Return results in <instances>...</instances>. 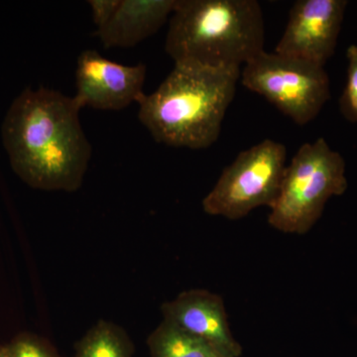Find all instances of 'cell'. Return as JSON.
<instances>
[{
    "label": "cell",
    "mask_w": 357,
    "mask_h": 357,
    "mask_svg": "<svg viewBox=\"0 0 357 357\" xmlns=\"http://www.w3.org/2000/svg\"><path fill=\"white\" fill-rule=\"evenodd\" d=\"M177 0H121L116 13L96 31L105 48H128L152 36L170 20Z\"/></svg>",
    "instance_id": "obj_10"
},
{
    "label": "cell",
    "mask_w": 357,
    "mask_h": 357,
    "mask_svg": "<svg viewBox=\"0 0 357 357\" xmlns=\"http://www.w3.org/2000/svg\"><path fill=\"white\" fill-rule=\"evenodd\" d=\"M146 66L112 62L95 50L82 52L77 58L76 95L79 107L121 110L138 102L143 93Z\"/></svg>",
    "instance_id": "obj_8"
},
{
    "label": "cell",
    "mask_w": 357,
    "mask_h": 357,
    "mask_svg": "<svg viewBox=\"0 0 357 357\" xmlns=\"http://www.w3.org/2000/svg\"><path fill=\"white\" fill-rule=\"evenodd\" d=\"M121 0H91L89 1L93 22L98 29L103 27L116 13Z\"/></svg>",
    "instance_id": "obj_15"
},
{
    "label": "cell",
    "mask_w": 357,
    "mask_h": 357,
    "mask_svg": "<svg viewBox=\"0 0 357 357\" xmlns=\"http://www.w3.org/2000/svg\"><path fill=\"white\" fill-rule=\"evenodd\" d=\"M0 357H10L7 344L0 345Z\"/></svg>",
    "instance_id": "obj_16"
},
{
    "label": "cell",
    "mask_w": 357,
    "mask_h": 357,
    "mask_svg": "<svg viewBox=\"0 0 357 357\" xmlns=\"http://www.w3.org/2000/svg\"><path fill=\"white\" fill-rule=\"evenodd\" d=\"M7 347L10 357H61L48 340L34 333H20Z\"/></svg>",
    "instance_id": "obj_14"
},
{
    "label": "cell",
    "mask_w": 357,
    "mask_h": 357,
    "mask_svg": "<svg viewBox=\"0 0 357 357\" xmlns=\"http://www.w3.org/2000/svg\"><path fill=\"white\" fill-rule=\"evenodd\" d=\"M287 165V148L277 141L265 139L244 150L204 197V213L236 220L260 206L271 208Z\"/></svg>",
    "instance_id": "obj_5"
},
{
    "label": "cell",
    "mask_w": 357,
    "mask_h": 357,
    "mask_svg": "<svg viewBox=\"0 0 357 357\" xmlns=\"http://www.w3.org/2000/svg\"><path fill=\"white\" fill-rule=\"evenodd\" d=\"M128 333L112 321H98L76 345L74 357H133Z\"/></svg>",
    "instance_id": "obj_12"
},
{
    "label": "cell",
    "mask_w": 357,
    "mask_h": 357,
    "mask_svg": "<svg viewBox=\"0 0 357 357\" xmlns=\"http://www.w3.org/2000/svg\"><path fill=\"white\" fill-rule=\"evenodd\" d=\"M82 107L53 89H26L2 124L11 167L34 189L75 192L83 184L91 145L79 121Z\"/></svg>",
    "instance_id": "obj_1"
},
{
    "label": "cell",
    "mask_w": 357,
    "mask_h": 357,
    "mask_svg": "<svg viewBox=\"0 0 357 357\" xmlns=\"http://www.w3.org/2000/svg\"><path fill=\"white\" fill-rule=\"evenodd\" d=\"M150 357H225L208 342L167 321L147 340Z\"/></svg>",
    "instance_id": "obj_11"
},
{
    "label": "cell",
    "mask_w": 357,
    "mask_h": 357,
    "mask_svg": "<svg viewBox=\"0 0 357 357\" xmlns=\"http://www.w3.org/2000/svg\"><path fill=\"white\" fill-rule=\"evenodd\" d=\"M164 321L208 342L225 357H241L243 347L229 328L225 302L208 290L184 291L161 306Z\"/></svg>",
    "instance_id": "obj_9"
},
{
    "label": "cell",
    "mask_w": 357,
    "mask_h": 357,
    "mask_svg": "<svg viewBox=\"0 0 357 357\" xmlns=\"http://www.w3.org/2000/svg\"><path fill=\"white\" fill-rule=\"evenodd\" d=\"M241 70L175 64L151 95L138 102V119L157 142L206 149L217 142Z\"/></svg>",
    "instance_id": "obj_2"
},
{
    "label": "cell",
    "mask_w": 357,
    "mask_h": 357,
    "mask_svg": "<svg viewBox=\"0 0 357 357\" xmlns=\"http://www.w3.org/2000/svg\"><path fill=\"white\" fill-rule=\"evenodd\" d=\"M264 42L256 0H177L165 50L174 64L241 70L265 51Z\"/></svg>",
    "instance_id": "obj_3"
},
{
    "label": "cell",
    "mask_w": 357,
    "mask_h": 357,
    "mask_svg": "<svg viewBox=\"0 0 357 357\" xmlns=\"http://www.w3.org/2000/svg\"><path fill=\"white\" fill-rule=\"evenodd\" d=\"M345 0H298L274 52L325 67L337 47Z\"/></svg>",
    "instance_id": "obj_7"
},
{
    "label": "cell",
    "mask_w": 357,
    "mask_h": 357,
    "mask_svg": "<svg viewBox=\"0 0 357 357\" xmlns=\"http://www.w3.org/2000/svg\"><path fill=\"white\" fill-rule=\"evenodd\" d=\"M347 189L342 155L324 138L305 143L286 168L268 222L284 234L304 236L323 215L326 202Z\"/></svg>",
    "instance_id": "obj_4"
},
{
    "label": "cell",
    "mask_w": 357,
    "mask_h": 357,
    "mask_svg": "<svg viewBox=\"0 0 357 357\" xmlns=\"http://www.w3.org/2000/svg\"><path fill=\"white\" fill-rule=\"evenodd\" d=\"M244 88L266 98L295 123L314 121L330 100L325 67L301 59L263 51L243 66Z\"/></svg>",
    "instance_id": "obj_6"
},
{
    "label": "cell",
    "mask_w": 357,
    "mask_h": 357,
    "mask_svg": "<svg viewBox=\"0 0 357 357\" xmlns=\"http://www.w3.org/2000/svg\"><path fill=\"white\" fill-rule=\"evenodd\" d=\"M347 84L340 100L342 116L351 123H357V45H351L347 51Z\"/></svg>",
    "instance_id": "obj_13"
}]
</instances>
